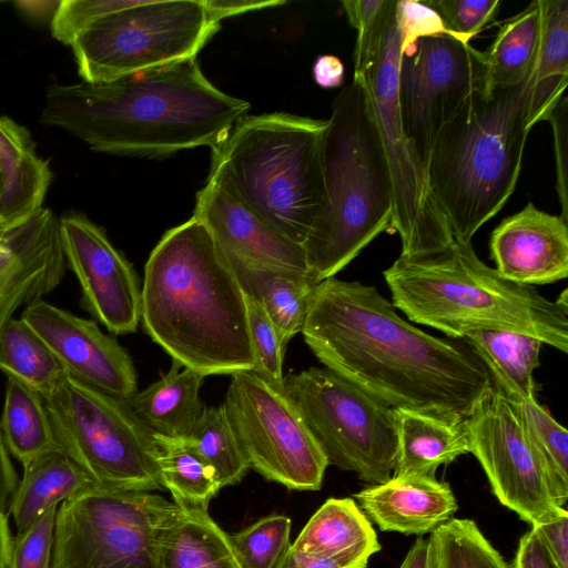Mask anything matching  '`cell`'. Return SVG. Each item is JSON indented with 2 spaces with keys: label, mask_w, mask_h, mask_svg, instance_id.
I'll list each match as a JSON object with an SVG mask.
<instances>
[{
  "label": "cell",
  "mask_w": 568,
  "mask_h": 568,
  "mask_svg": "<svg viewBox=\"0 0 568 568\" xmlns=\"http://www.w3.org/2000/svg\"><path fill=\"white\" fill-rule=\"evenodd\" d=\"M301 333L324 367L394 409L466 417L493 386L465 341L418 329L376 287L359 282L322 281Z\"/></svg>",
  "instance_id": "1"
},
{
  "label": "cell",
  "mask_w": 568,
  "mask_h": 568,
  "mask_svg": "<svg viewBox=\"0 0 568 568\" xmlns=\"http://www.w3.org/2000/svg\"><path fill=\"white\" fill-rule=\"evenodd\" d=\"M250 108L212 84L195 58L108 83L51 84L40 122L95 152L156 158L214 149Z\"/></svg>",
  "instance_id": "2"
},
{
  "label": "cell",
  "mask_w": 568,
  "mask_h": 568,
  "mask_svg": "<svg viewBox=\"0 0 568 568\" xmlns=\"http://www.w3.org/2000/svg\"><path fill=\"white\" fill-rule=\"evenodd\" d=\"M141 287L143 329L174 363L205 377L253 369L245 294L195 216L164 233Z\"/></svg>",
  "instance_id": "3"
},
{
  "label": "cell",
  "mask_w": 568,
  "mask_h": 568,
  "mask_svg": "<svg viewBox=\"0 0 568 568\" xmlns=\"http://www.w3.org/2000/svg\"><path fill=\"white\" fill-rule=\"evenodd\" d=\"M392 304L415 323L453 338L475 329L526 334L568 352V307L486 265L471 243L399 257L383 273Z\"/></svg>",
  "instance_id": "4"
},
{
  "label": "cell",
  "mask_w": 568,
  "mask_h": 568,
  "mask_svg": "<svg viewBox=\"0 0 568 568\" xmlns=\"http://www.w3.org/2000/svg\"><path fill=\"white\" fill-rule=\"evenodd\" d=\"M322 163L324 199L302 244L308 273L320 283L334 277L392 224L389 168L358 77L332 103Z\"/></svg>",
  "instance_id": "5"
},
{
  "label": "cell",
  "mask_w": 568,
  "mask_h": 568,
  "mask_svg": "<svg viewBox=\"0 0 568 568\" xmlns=\"http://www.w3.org/2000/svg\"><path fill=\"white\" fill-rule=\"evenodd\" d=\"M529 93V78L510 88L484 85L440 131L427 178L454 241L471 243L514 193L531 130Z\"/></svg>",
  "instance_id": "6"
},
{
  "label": "cell",
  "mask_w": 568,
  "mask_h": 568,
  "mask_svg": "<svg viewBox=\"0 0 568 568\" xmlns=\"http://www.w3.org/2000/svg\"><path fill=\"white\" fill-rule=\"evenodd\" d=\"M325 128L326 120L284 112L245 115L212 149L209 175L302 245L324 199Z\"/></svg>",
  "instance_id": "7"
},
{
  "label": "cell",
  "mask_w": 568,
  "mask_h": 568,
  "mask_svg": "<svg viewBox=\"0 0 568 568\" xmlns=\"http://www.w3.org/2000/svg\"><path fill=\"white\" fill-rule=\"evenodd\" d=\"M43 399L60 450L97 486L163 489L155 436L125 399L92 388L68 373Z\"/></svg>",
  "instance_id": "8"
},
{
  "label": "cell",
  "mask_w": 568,
  "mask_h": 568,
  "mask_svg": "<svg viewBox=\"0 0 568 568\" xmlns=\"http://www.w3.org/2000/svg\"><path fill=\"white\" fill-rule=\"evenodd\" d=\"M179 513L152 491L93 485L59 505L51 568H161Z\"/></svg>",
  "instance_id": "9"
},
{
  "label": "cell",
  "mask_w": 568,
  "mask_h": 568,
  "mask_svg": "<svg viewBox=\"0 0 568 568\" xmlns=\"http://www.w3.org/2000/svg\"><path fill=\"white\" fill-rule=\"evenodd\" d=\"M219 28L203 0H136L83 30L70 47L82 81L108 83L195 59Z\"/></svg>",
  "instance_id": "10"
},
{
  "label": "cell",
  "mask_w": 568,
  "mask_h": 568,
  "mask_svg": "<svg viewBox=\"0 0 568 568\" xmlns=\"http://www.w3.org/2000/svg\"><path fill=\"white\" fill-rule=\"evenodd\" d=\"M396 4L394 0L378 47L354 64L353 75L361 78L367 92L389 168L394 201L390 229L399 234L400 255L418 256L443 251L454 239L400 121L397 80L403 32Z\"/></svg>",
  "instance_id": "11"
},
{
  "label": "cell",
  "mask_w": 568,
  "mask_h": 568,
  "mask_svg": "<svg viewBox=\"0 0 568 568\" xmlns=\"http://www.w3.org/2000/svg\"><path fill=\"white\" fill-rule=\"evenodd\" d=\"M284 384L328 466L353 471L369 485L393 476L397 448L394 408L326 367L291 373Z\"/></svg>",
  "instance_id": "12"
},
{
  "label": "cell",
  "mask_w": 568,
  "mask_h": 568,
  "mask_svg": "<svg viewBox=\"0 0 568 568\" xmlns=\"http://www.w3.org/2000/svg\"><path fill=\"white\" fill-rule=\"evenodd\" d=\"M223 405L250 469L288 489H321L327 459L285 389L237 372Z\"/></svg>",
  "instance_id": "13"
},
{
  "label": "cell",
  "mask_w": 568,
  "mask_h": 568,
  "mask_svg": "<svg viewBox=\"0 0 568 568\" xmlns=\"http://www.w3.org/2000/svg\"><path fill=\"white\" fill-rule=\"evenodd\" d=\"M484 85L483 52L452 33L420 37L403 47L397 80L399 115L426 172L440 131Z\"/></svg>",
  "instance_id": "14"
},
{
  "label": "cell",
  "mask_w": 568,
  "mask_h": 568,
  "mask_svg": "<svg viewBox=\"0 0 568 568\" xmlns=\"http://www.w3.org/2000/svg\"><path fill=\"white\" fill-rule=\"evenodd\" d=\"M470 453L491 490L531 527L565 508L556 503L544 463L511 403L493 385L466 416Z\"/></svg>",
  "instance_id": "15"
},
{
  "label": "cell",
  "mask_w": 568,
  "mask_h": 568,
  "mask_svg": "<svg viewBox=\"0 0 568 568\" xmlns=\"http://www.w3.org/2000/svg\"><path fill=\"white\" fill-rule=\"evenodd\" d=\"M64 260L80 287V306L113 335L134 333L141 323V285L132 264L84 214L59 219Z\"/></svg>",
  "instance_id": "16"
},
{
  "label": "cell",
  "mask_w": 568,
  "mask_h": 568,
  "mask_svg": "<svg viewBox=\"0 0 568 568\" xmlns=\"http://www.w3.org/2000/svg\"><path fill=\"white\" fill-rule=\"evenodd\" d=\"M20 318L50 347L73 378L110 396L129 399L138 392L132 358L94 320L79 317L40 298Z\"/></svg>",
  "instance_id": "17"
},
{
  "label": "cell",
  "mask_w": 568,
  "mask_h": 568,
  "mask_svg": "<svg viewBox=\"0 0 568 568\" xmlns=\"http://www.w3.org/2000/svg\"><path fill=\"white\" fill-rule=\"evenodd\" d=\"M193 216L231 265L308 272L302 245L262 219L220 178L207 176L196 194Z\"/></svg>",
  "instance_id": "18"
},
{
  "label": "cell",
  "mask_w": 568,
  "mask_h": 568,
  "mask_svg": "<svg viewBox=\"0 0 568 568\" xmlns=\"http://www.w3.org/2000/svg\"><path fill=\"white\" fill-rule=\"evenodd\" d=\"M64 268L59 219L50 209L7 230L0 237V332L18 308L52 292Z\"/></svg>",
  "instance_id": "19"
},
{
  "label": "cell",
  "mask_w": 568,
  "mask_h": 568,
  "mask_svg": "<svg viewBox=\"0 0 568 568\" xmlns=\"http://www.w3.org/2000/svg\"><path fill=\"white\" fill-rule=\"evenodd\" d=\"M489 246L495 270L514 283L532 286L568 276V221L531 202L499 223Z\"/></svg>",
  "instance_id": "20"
},
{
  "label": "cell",
  "mask_w": 568,
  "mask_h": 568,
  "mask_svg": "<svg viewBox=\"0 0 568 568\" xmlns=\"http://www.w3.org/2000/svg\"><path fill=\"white\" fill-rule=\"evenodd\" d=\"M354 497L381 530L404 535L432 532L458 507L450 486L427 475H393Z\"/></svg>",
  "instance_id": "21"
},
{
  "label": "cell",
  "mask_w": 568,
  "mask_h": 568,
  "mask_svg": "<svg viewBox=\"0 0 568 568\" xmlns=\"http://www.w3.org/2000/svg\"><path fill=\"white\" fill-rule=\"evenodd\" d=\"M396 460L393 475L435 476L440 465L470 453L466 417L395 408Z\"/></svg>",
  "instance_id": "22"
},
{
  "label": "cell",
  "mask_w": 568,
  "mask_h": 568,
  "mask_svg": "<svg viewBox=\"0 0 568 568\" xmlns=\"http://www.w3.org/2000/svg\"><path fill=\"white\" fill-rule=\"evenodd\" d=\"M0 158L4 171L0 227L6 232L43 206L53 173L37 154L29 130L8 116H0Z\"/></svg>",
  "instance_id": "23"
},
{
  "label": "cell",
  "mask_w": 568,
  "mask_h": 568,
  "mask_svg": "<svg viewBox=\"0 0 568 568\" xmlns=\"http://www.w3.org/2000/svg\"><path fill=\"white\" fill-rule=\"evenodd\" d=\"M292 546L305 554L344 559L366 568L381 550L376 532L352 498H329L306 523Z\"/></svg>",
  "instance_id": "24"
},
{
  "label": "cell",
  "mask_w": 568,
  "mask_h": 568,
  "mask_svg": "<svg viewBox=\"0 0 568 568\" xmlns=\"http://www.w3.org/2000/svg\"><path fill=\"white\" fill-rule=\"evenodd\" d=\"M204 378L173 362L169 373L126 402L153 434L186 437L205 407L200 398Z\"/></svg>",
  "instance_id": "25"
},
{
  "label": "cell",
  "mask_w": 568,
  "mask_h": 568,
  "mask_svg": "<svg viewBox=\"0 0 568 568\" xmlns=\"http://www.w3.org/2000/svg\"><path fill=\"white\" fill-rule=\"evenodd\" d=\"M229 262V261H227ZM245 295L265 311L283 346L302 332L311 298L320 284L308 272L231 265Z\"/></svg>",
  "instance_id": "26"
},
{
  "label": "cell",
  "mask_w": 568,
  "mask_h": 568,
  "mask_svg": "<svg viewBox=\"0 0 568 568\" xmlns=\"http://www.w3.org/2000/svg\"><path fill=\"white\" fill-rule=\"evenodd\" d=\"M541 29L530 73L529 128L548 118L568 83V0H539Z\"/></svg>",
  "instance_id": "27"
},
{
  "label": "cell",
  "mask_w": 568,
  "mask_h": 568,
  "mask_svg": "<svg viewBox=\"0 0 568 568\" xmlns=\"http://www.w3.org/2000/svg\"><path fill=\"white\" fill-rule=\"evenodd\" d=\"M95 485L62 450L54 449L23 466L9 506L17 530H23L52 506Z\"/></svg>",
  "instance_id": "28"
},
{
  "label": "cell",
  "mask_w": 568,
  "mask_h": 568,
  "mask_svg": "<svg viewBox=\"0 0 568 568\" xmlns=\"http://www.w3.org/2000/svg\"><path fill=\"white\" fill-rule=\"evenodd\" d=\"M463 341L481 359L493 385L505 397L536 398L534 371L540 365L539 339L517 332L475 329Z\"/></svg>",
  "instance_id": "29"
},
{
  "label": "cell",
  "mask_w": 568,
  "mask_h": 568,
  "mask_svg": "<svg viewBox=\"0 0 568 568\" xmlns=\"http://www.w3.org/2000/svg\"><path fill=\"white\" fill-rule=\"evenodd\" d=\"M154 436L161 483L174 504L184 513L209 511L211 500L222 488L214 469L190 438Z\"/></svg>",
  "instance_id": "30"
},
{
  "label": "cell",
  "mask_w": 568,
  "mask_h": 568,
  "mask_svg": "<svg viewBox=\"0 0 568 568\" xmlns=\"http://www.w3.org/2000/svg\"><path fill=\"white\" fill-rule=\"evenodd\" d=\"M161 568H242L229 535L205 513L179 515L168 528Z\"/></svg>",
  "instance_id": "31"
},
{
  "label": "cell",
  "mask_w": 568,
  "mask_h": 568,
  "mask_svg": "<svg viewBox=\"0 0 568 568\" xmlns=\"http://www.w3.org/2000/svg\"><path fill=\"white\" fill-rule=\"evenodd\" d=\"M0 433L9 454L22 466L60 449L42 395L12 377L6 384Z\"/></svg>",
  "instance_id": "32"
},
{
  "label": "cell",
  "mask_w": 568,
  "mask_h": 568,
  "mask_svg": "<svg viewBox=\"0 0 568 568\" xmlns=\"http://www.w3.org/2000/svg\"><path fill=\"white\" fill-rule=\"evenodd\" d=\"M541 29L539 0H535L498 30L483 52L487 88H510L530 75Z\"/></svg>",
  "instance_id": "33"
},
{
  "label": "cell",
  "mask_w": 568,
  "mask_h": 568,
  "mask_svg": "<svg viewBox=\"0 0 568 568\" xmlns=\"http://www.w3.org/2000/svg\"><path fill=\"white\" fill-rule=\"evenodd\" d=\"M0 371L42 397H48L67 374L43 339L21 318L11 317L0 332Z\"/></svg>",
  "instance_id": "34"
},
{
  "label": "cell",
  "mask_w": 568,
  "mask_h": 568,
  "mask_svg": "<svg viewBox=\"0 0 568 568\" xmlns=\"http://www.w3.org/2000/svg\"><path fill=\"white\" fill-rule=\"evenodd\" d=\"M507 398V397H506ZM529 434L547 471L551 494L564 507L568 499V433L536 398H507Z\"/></svg>",
  "instance_id": "35"
},
{
  "label": "cell",
  "mask_w": 568,
  "mask_h": 568,
  "mask_svg": "<svg viewBox=\"0 0 568 568\" xmlns=\"http://www.w3.org/2000/svg\"><path fill=\"white\" fill-rule=\"evenodd\" d=\"M214 469L221 487L239 484L250 469L224 405L204 407L186 436Z\"/></svg>",
  "instance_id": "36"
},
{
  "label": "cell",
  "mask_w": 568,
  "mask_h": 568,
  "mask_svg": "<svg viewBox=\"0 0 568 568\" xmlns=\"http://www.w3.org/2000/svg\"><path fill=\"white\" fill-rule=\"evenodd\" d=\"M428 538L432 568H510L471 519L452 518Z\"/></svg>",
  "instance_id": "37"
},
{
  "label": "cell",
  "mask_w": 568,
  "mask_h": 568,
  "mask_svg": "<svg viewBox=\"0 0 568 568\" xmlns=\"http://www.w3.org/2000/svg\"><path fill=\"white\" fill-rule=\"evenodd\" d=\"M291 526L288 517L270 515L229 535L242 568H277L291 547Z\"/></svg>",
  "instance_id": "38"
},
{
  "label": "cell",
  "mask_w": 568,
  "mask_h": 568,
  "mask_svg": "<svg viewBox=\"0 0 568 568\" xmlns=\"http://www.w3.org/2000/svg\"><path fill=\"white\" fill-rule=\"evenodd\" d=\"M250 341L254 357L252 372L274 386L285 389L283 346L277 331L265 311L252 297L245 295Z\"/></svg>",
  "instance_id": "39"
},
{
  "label": "cell",
  "mask_w": 568,
  "mask_h": 568,
  "mask_svg": "<svg viewBox=\"0 0 568 568\" xmlns=\"http://www.w3.org/2000/svg\"><path fill=\"white\" fill-rule=\"evenodd\" d=\"M58 507H50L27 528L17 531L11 541L8 568H51Z\"/></svg>",
  "instance_id": "40"
},
{
  "label": "cell",
  "mask_w": 568,
  "mask_h": 568,
  "mask_svg": "<svg viewBox=\"0 0 568 568\" xmlns=\"http://www.w3.org/2000/svg\"><path fill=\"white\" fill-rule=\"evenodd\" d=\"M136 0H60L50 20L52 37L70 45L79 33L102 18L130 7Z\"/></svg>",
  "instance_id": "41"
},
{
  "label": "cell",
  "mask_w": 568,
  "mask_h": 568,
  "mask_svg": "<svg viewBox=\"0 0 568 568\" xmlns=\"http://www.w3.org/2000/svg\"><path fill=\"white\" fill-rule=\"evenodd\" d=\"M439 17L452 34L469 42L498 12L499 0H428L423 1Z\"/></svg>",
  "instance_id": "42"
},
{
  "label": "cell",
  "mask_w": 568,
  "mask_h": 568,
  "mask_svg": "<svg viewBox=\"0 0 568 568\" xmlns=\"http://www.w3.org/2000/svg\"><path fill=\"white\" fill-rule=\"evenodd\" d=\"M548 121L551 123L554 132V149L556 159L557 193L561 205V216L568 221V99L564 94Z\"/></svg>",
  "instance_id": "43"
},
{
  "label": "cell",
  "mask_w": 568,
  "mask_h": 568,
  "mask_svg": "<svg viewBox=\"0 0 568 568\" xmlns=\"http://www.w3.org/2000/svg\"><path fill=\"white\" fill-rule=\"evenodd\" d=\"M396 9L403 32V47L420 37L448 32L438 14L423 1L397 0Z\"/></svg>",
  "instance_id": "44"
},
{
  "label": "cell",
  "mask_w": 568,
  "mask_h": 568,
  "mask_svg": "<svg viewBox=\"0 0 568 568\" xmlns=\"http://www.w3.org/2000/svg\"><path fill=\"white\" fill-rule=\"evenodd\" d=\"M556 568H568V513L558 515L531 527Z\"/></svg>",
  "instance_id": "45"
},
{
  "label": "cell",
  "mask_w": 568,
  "mask_h": 568,
  "mask_svg": "<svg viewBox=\"0 0 568 568\" xmlns=\"http://www.w3.org/2000/svg\"><path fill=\"white\" fill-rule=\"evenodd\" d=\"M389 0H344L343 9L348 22L357 30V38L373 32L388 8Z\"/></svg>",
  "instance_id": "46"
},
{
  "label": "cell",
  "mask_w": 568,
  "mask_h": 568,
  "mask_svg": "<svg viewBox=\"0 0 568 568\" xmlns=\"http://www.w3.org/2000/svg\"><path fill=\"white\" fill-rule=\"evenodd\" d=\"M203 3L216 23L233 16L268 9L286 3L284 0H203Z\"/></svg>",
  "instance_id": "47"
},
{
  "label": "cell",
  "mask_w": 568,
  "mask_h": 568,
  "mask_svg": "<svg viewBox=\"0 0 568 568\" xmlns=\"http://www.w3.org/2000/svg\"><path fill=\"white\" fill-rule=\"evenodd\" d=\"M509 566L510 568H556L532 528L520 537L515 558Z\"/></svg>",
  "instance_id": "48"
},
{
  "label": "cell",
  "mask_w": 568,
  "mask_h": 568,
  "mask_svg": "<svg viewBox=\"0 0 568 568\" xmlns=\"http://www.w3.org/2000/svg\"><path fill=\"white\" fill-rule=\"evenodd\" d=\"M277 568H358L354 562L314 556L295 549L292 545Z\"/></svg>",
  "instance_id": "49"
},
{
  "label": "cell",
  "mask_w": 568,
  "mask_h": 568,
  "mask_svg": "<svg viewBox=\"0 0 568 568\" xmlns=\"http://www.w3.org/2000/svg\"><path fill=\"white\" fill-rule=\"evenodd\" d=\"M313 77L322 88H337L344 80L343 62L332 54L320 55L313 65Z\"/></svg>",
  "instance_id": "50"
},
{
  "label": "cell",
  "mask_w": 568,
  "mask_h": 568,
  "mask_svg": "<svg viewBox=\"0 0 568 568\" xmlns=\"http://www.w3.org/2000/svg\"><path fill=\"white\" fill-rule=\"evenodd\" d=\"M18 477L0 433V511L7 513L18 487Z\"/></svg>",
  "instance_id": "51"
},
{
  "label": "cell",
  "mask_w": 568,
  "mask_h": 568,
  "mask_svg": "<svg viewBox=\"0 0 568 568\" xmlns=\"http://www.w3.org/2000/svg\"><path fill=\"white\" fill-rule=\"evenodd\" d=\"M399 568H432L429 538L418 537Z\"/></svg>",
  "instance_id": "52"
},
{
  "label": "cell",
  "mask_w": 568,
  "mask_h": 568,
  "mask_svg": "<svg viewBox=\"0 0 568 568\" xmlns=\"http://www.w3.org/2000/svg\"><path fill=\"white\" fill-rule=\"evenodd\" d=\"M60 1H14L13 3L23 13L32 18L52 19Z\"/></svg>",
  "instance_id": "53"
},
{
  "label": "cell",
  "mask_w": 568,
  "mask_h": 568,
  "mask_svg": "<svg viewBox=\"0 0 568 568\" xmlns=\"http://www.w3.org/2000/svg\"><path fill=\"white\" fill-rule=\"evenodd\" d=\"M11 541L12 535L8 521V514L0 511V568H8Z\"/></svg>",
  "instance_id": "54"
},
{
  "label": "cell",
  "mask_w": 568,
  "mask_h": 568,
  "mask_svg": "<svg viewBox=\"0 0 568 568\" xmlns=\"http://www.w3.org/2000/svg\"><path fill=\"white\" fill-rule=\"evenodd\" d=\"M3 194H4V171H3V165H2L1 158H0V202L3 197ZM2 234H3V232L0 227V236Z\"/></svg>",
  "instance_id": "55"
},
{
  "label": "cell",
  "mask_w": 568,
  "mask_h": 568,
  "mask_svg": "<svg viewBox=\"0 0 568 568\" xmlns=\"http://www.w3.org/2000/svg\"><path fill=\"white\" fill-rule=\"evenodd\" d=\"M0 2H2V1H0Z\"/></svg>",
  "instance_id": "56"
},
{
  "label": "cell",
  "mask_w": 568,
  "mask_h": 568,
  "mask_svg": "<svg viewBox=\"0 0 568 568\" xmlns=\"http://www.w3.org/2000/svg\"><path fill=\"white\" fill-rule=\"evenodd\" d=\"M1 237V236H0Z\"/></svg>",
  "instance_id": "57"
}]
</instances>
